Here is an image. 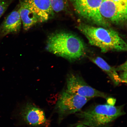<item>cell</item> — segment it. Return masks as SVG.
Segmentation results:
<instances>
[{
  "mask_svg": "<svg viewBox=\"0 0 127 127\" xmlns=\"http://www.w3.org/2000/svg\"><path fill=\"white\" fill-rule=\"evenodd\" d=\"M46 49L70 61L80 59L85 56L86 52L85 44L80 38L72 33L63 31L49 36Z\"/></svg>",
  "mask_w": 127,
  "mask_h": 127,
  "instance_id": "1",
  "label": "cell"
},
{
  "mask_svg": "<svg viewBox=\"0 0 127 127\" xmlns=\"http://www.w3.org/2000/svg\"><path fill=\"white\" fill-rule=\"evenodd\" d=\"M77 28L91 45L99 48L103 53L127 51L126 42L115 30L85 24H80Z\"/></svg>",
  "mask_w": 127,
  "mask_h": 127,
  "instance_id": "2",
  "label": "cell"
},
{
  "mask_svg": "<svg viewBox=\"0 0 127 127\" xmlns=\"http://www.w3.org/2000/svg\"><path fill=\"white\" fill-rule=\"evenodd\" d=\"M124 107V105L115 106L108 103L97 105L80 111L76 115L80 119L79 124L90 127H104L125 115Z\"/></svg>",
  "mask_w": 127,
  "mask_h": 127,
  "instance_id": "3",
  "label": "cell"
},
{
  "mask_svg": "<svg viewBox=\"0 0 127 127\" xmlns=\"http://www.w3.org/2000/svg\"><path fill=\"white\" fill-rule=\"evenodd\" d=\"M75 11L81 18L95 24L106 27L107 23L101 15L102 0H69Z\"/></svg>",
  "mask_w": 127,
  "mask_h": 127,
  "instance_id": "4",
  "label": "cell"
},
{
  "mask_svg": "<svg viewBox=\"0 0 127 127\" xmlns=\"http://www.w3.org/2000/svg\"><path fill=\"white\" fill-rule=\"evenodd\" d=\"M127 10V0H102L100 8L106 23L117 25L126 21Z\"/></svg>",
  "mask_w": 127,
  "mask_h": 127,
  "instance_id": "5",
  "label": "cell"
},
{
  "mask_svg": "<svg viewBox=\"0 0 127 127\" xmlns=\"http://www.w3.org/2000/svg\"><path fill=\"white\" fill-rule=\"evenodd\" d=\"M89 100L66 90L60 95L56 109L61 116H65L79 112Z\"/></svg>",
  "mask_w": 127,
  "mask_h": 127,
  "instance_id": "6",
  "label": "cell"
},
{
  "mask_svg": "<svg viewBox=\"0 0 127 127\" xmlns=\"http://www.w3.org/2000/svg\"><path fill=\"white\" fill-rule=\"evenodd\" d=\"M66 91L89 99L95 97L106 99L107 97L105 93L90 86L79 76L74 74L68 76Z\"/></svg>",
  "mask_w": 127,
  "mask_h": 127,
  "instance_id": "7",
  "label": "cell"
},
{
  "mask_svg": "<svg viewBox=\"0 0 127 127\" xmlns=\"http://www.w3.org/2000/svg\"><path fill=\"white\" fill-rule=\"evenodd\" d=\"M21 115L24 120L31 126L47 127L50 125L44 111L31 103H28L24 107Z\"/></svg>",
  "mask_w": 127,
  "mask_h": 127,
  "instance_id": "8",
  "label": "cell"
},
{
  "mask_svg": "<svg viewBox=\"0 0 127 127\" xmlns=\"http://www.w3.org/2000/svg\"><path fill=\"white\" fill-rule=\"evenodd\" d=\"M19 4L4 18L0 25V37L10 34L18 33L21 29L22 22L20 15Z\"/></svg>",
  "mask_w": 127,
  "mask_h": 127,
  "instance_id": "9",
  "label": "cell"
},
{
  "mask_svg": "<svg viewBox=\"0 0 127 127\" xmlns=\"http://www.w3.org/2000/svg\"><path fill=\"white\" fill-rule=\"evenodd\" d=\"M34 12L39 23L47 21L54 17L55 12L49 0H24Z\"/></svg>",
  "mask_w": 127,
  "mask_h": 127,
  "instance_id": "10",
  "label": "cell"
},
{
  "mask_svg": "<svg viewBox=\"0 0 127 127\" xmlns=\"http://www.w3.org/2000/svg\"><path fill=\"white\" fill-rule=\"evenodd\" d=\"M19 12L23 25L25 31H27L32 28L39 21L34 12L24 0H20Z\"/></svg>",
  "mask_w": 127,
  "mask_h": 127,
  "instance_id": "11",
  "label": "cell"
},
{
  "mask_svg": "<svg viewBox=\"0 0 127 127\" xmlns=\"http://www.w3.org/2000/svg\"><path fill=\"white\" fill-rule=\"evenodd\" d=\"M91 61L106 73L116 85L122 83L115 68L110 65L102 58L99 57L89 58Z\"/></svg>",
  "mask_w": 127,
  "mask_h": 127,
  "instance_id": "12",
  "label": "cell"
},
{
  "mask_svg": "<svg viewBox=\"0 0 127 127\" xmlns=\"http://www.w3.org/2000/svg\"><path fill=\"white\" fill-rule=\"evenodd\" d=\"M54 12L59 13L66 11L68 7V0H49Z\"/></svg>",
  "mask_w": 127,
  "mask_h": 127,
  "instance_id": "13",
  "label": "cell"
},
{
  "mask_svg": "<svg viewBox=\"0 0 127 127\" xmlns=\"http://www.w3.org/2000/svg\"><path fill=\"white\" fill-rule=\"evenodd\" d=\"M127 62L120 66L115 68L117 72H120V74L119 75L122 82V83H127Z\"/></svg>",
  "mask_w": 127,
  "mask_h": 127,
  "instance_id": "14",
  "label": "cell"
},
{
  "mask_svg": "<svg viewBox=\"0 0 127 127\" xmlns=\"http://www.w3.org/2000/svg\"><path fill=\"white\" fill-rule=\"evenodd\" d=\"M13 0H0V18L3 15Z\"/></svg>",
  "mask_w": 127,
  "mask_h": 127,
  "instance_id": "15",
  "label": "cell"
},
{
  "mask_svg": "<svg viewBox=\"0 0 127 127\" xmlns=\"http://www.w3.org/2000/svg\"><path fill=\"white\" fill-rule=\"evenodd\" d=\"M75 127H90L86 126H85V125H84L79 124V125H77V126H76Z\"/></svg>",
  "mask_w": 127,
  "mask_h": 127,
  "instance_id": "16",
  "label": "cell"
}]
</instances>
